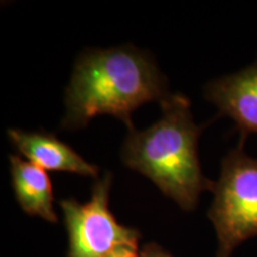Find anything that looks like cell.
I'll list each match as a JSON object with an SVG mask.
<instances>
[{"label": "cell", "mask_w": 257, "mask_h": 257, "mask_svg": "<svg viewBox=\"0 0 257 257\" xmlns=\"http://www.w3.org/2000/svg\"><path fill=\"white\" fill-rule=\"evenodd\" d=\"M10 166L12 187L22 210L29 216L57 223L53 184L47 170L18 155L10 156Z\"/></svg>", "instance_id": "7"}, {"label": "cell", "mask_w": 257, "mask_h": 257, "mask_svg": "<svg viewBox=\"0 0 257 257\" xmlns=\"http://www.w3.org/2000/svg\"><path fill=\"white\" fill-rule=\"evenodd\" d=\"M140 257H173L170 253L165 251L161 246L157 244H147L143 246V249L141 250Z\"/></svg>", "instance_id": "8"}, {"label": "cell", "mask_w": 257, "mask_h": 257, "mask_svg": "<svg viewBox=\"0 0 257 257\" xmlns=\"http://www.w3.org/2000/svg\"><path fill=\"white\" fill-rule=\"evenodd\" d=\"M112 175L94 182L88 201H60L68 232L67 257H140L137 230L119 224L108 206Z\"/></svg>", "instance_id": "4"}, {"label": "cell", "mask_w": 257, "mask_h": 257, "mask_svg": "<svg viewBox=\"0 0 257 257\" xmlns=\"http://www.w3.org/2000/svg\"><path fill=\"white\" fill-rule=\"evenodd\" d=\"M172 93L150 54L131 44L83 51L66 89L62 127L78 130L93 118L111 114L134 128L131 114L146 102L161 104Z\"/></svg>", "instance_id": "1"}, {"label": "cell", "mask_w": 257, "mask_h": 257, "mask_svg": "<svg viewBox=\"0 0 257 257\" xmlns=\"http://www.w3.org/2000/svg\"><path fill=\"white\" fill-rule=\"evenodd\" d=\"M205 98L236 123L240 137L257 134V59L239 72L208 82Z\"/></svg>", "instance_id": "5"}, {"label": "cell", "mask_w": 257, "mask_h": 257, "mask_svg": "<svg viewBox=\"0 0 257 257\" xmlns=\"http://www.w3.org/2000/svg\"><path fill=\"white\" fill-rule=\"evenodd\" d=\"M162 117L146 130H128L120 156L127 168L142 173L182 210L198 205L214 182L204 176L198 141L204 126L193 120L189 99L170 94L161 102Z\"/></svg>", "instance_id": "2"}, {"label": "cell", "mask_w": 257, "mask_h": 257, "mask_svg": "<svg viewBox=\"0 0 257 257\" xmlns=\"http://www.w3.org/2000/svg\"><path fill=\"white\" fill-rule=\"evenodd\" d=\"M8 136L22 155L42 169L69 172L99 179V167L87 162L54 134L9 128Z\"/></svg>", "instance_id": "6"}, {"label": "cell", "mask_w": 257, "mask_h": 257, "mask_svg": "<svg viewBox=\"0 0 257 257\" xmlns=\"http://www.w3.org/2000/svg\"><path fill=\"white\" fill-rule=\"evenodd\" d=\"M240 137L221 162L214 182V198L208 211L217 233L216 257H231L237 246L257 236V159L244 150Z\"/></svg>", "instance_id": "3"}]
</instances>
